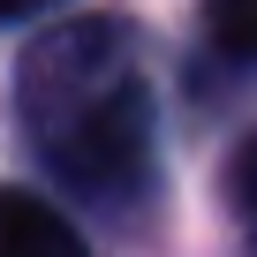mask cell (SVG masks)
<instances>
[{
  "instance_id": "cell-3",
  "label": "cell",
  "mask_w": 257,
  "mask_h": 257,
  "mask_svg": "<svg viewBox=\"0 0 257 257\" xmlns=\"http://www.w3.org/2000/svg\"><path fill=\"white\" fill-rule=\"evenodd\" d=\"M204 38L219 61L257 68V0H204Z\"/></svg>"
},
{
  "instance_id": "cell-2",
  "label": "cell",
  "mask_w": 257,
  "mask_h": 257,
  "mask_svg": "<svg viewBox=\"0 0 257 257\" xmlns=\"http://www.w3.org/2000/svg\"><path fill=\"white\" fill-rule=\"evenodd\" d=\"M0 257H91V249H83V234L61 204H46L38 189L0 182Z\"/></svg>"
},
{
  "instance_id": "cell-4",
  "label": "cell",
  "mask_w": 257,
  "mask_h": 257,
  "mask_svg": "<svg viewBox=\"0 0 257 257\" xmlns=\"http://www.w3.org/2000/svg\"><path fill=\"white\" fill-rule=\"evenodd\" d=\"M227 204H234V219L249 227V242H257V137L234 152V167H227Z\"/></svg>"
},
{
  "instance_id": "cell-5",
  "label": "cell",
  "mask_w": 257,
  "mask_h": 257,
  "mask_svg": "<svg viewBox=\"0 0 257 257\" xmlns=\"http://www.w3.org/2000/svg\"><path fill=\"white\" fill-rule=\"evenodd\" d=\"M38 8H53V0H0V23H16V16H38Z\"/></svg>"
},
{
  "instance_id": "cell-1",
  "label": "cell",
  "mask_w": 257,
  "mask_h": 257,
  "mask_svg": "<svg viewBox=\"0 0 257 257\" xmlns=\"http://www.w3.org/2000/svg\"><path fill=\"white\" fill-rule=\"evenodd\" d=\"M16 106L38 159L91 204H137L152 189V83L137 61V38L113 16L53 23L23 68H16Z\"/></svg>"
}]
</instances>
